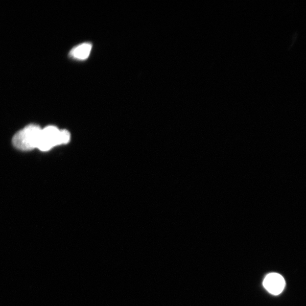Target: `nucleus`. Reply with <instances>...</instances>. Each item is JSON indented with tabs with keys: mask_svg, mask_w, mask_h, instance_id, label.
Wrapping results in <instances>:
<instances>
[{
	"mask_svg": "<svg viewBox=\"0 0 306 306\" xmlns=\"http://www.w3.org/2000/svg\"><path fill=\"white\" fill-rule=\"evenodd\" d=\"M70 134L68 131L59 130L51 126L41 129L37 148L41 151H48L57 145L65 144L70 141Z\"/></svg>",
	"mask_w": 306,
	"mask_h": 306,
	"instance_id": "1",
	"label": "nucleus"
},
{
	"mask_svg": "<svg viewBox=\"0 0 306 306\" xmlns=\"http://www.w3.org/2000/svg\"><path fill=\"white\" fill-rule=\"evenodd\" d=\"M41 129L38 125L30 124L15 134L13 143L15 148L22 150L37 148Z\"/></svg>",
	"mask_w": 306,
	"mask_h": 306,
	"instance_id": "2",
	"label": "nucleus"
},
{
	"mask_svg": "<svg viewBox=\"0 0 306 306\" xmlns=\"http://www.w3.org/2000/svg\"><path fill=\"white\" fill-rule=\"evenodd\" d=\"M263 285L269 293L275 295L281 294L285 287L284 277L279 274L272 273L267 275Z\"/></svg>",
	"mask_w": 306,
	"mask_h": 306,
	"instance_id": "3",
	"label": "nucleus"
},
{
	"mask_svg": "<svg viewBox=\"0 0 306 306\" xmlns=\"http://www.w3.org/2000/svg\"><path fill=\"white\" fill-rule=\"evenodd\" d=\"M92 44L90 43H84L75 46L70 52L72 58L77 60H86L91 53Z\"/></svg>",
	"mask_w": 306,
	"mask_h": 306,
	"instance_id": "4",
	"label": "nucleus"
}]
</instances>
